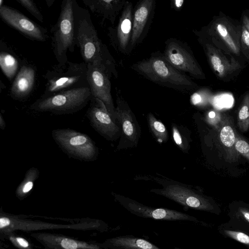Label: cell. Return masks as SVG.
Returning a JSON list of instances; mask_svg holds the SVG:
<instances>
[{"label": "cell", "mask_w": 249, "mask_h": 249, "mask_svg": "<svg viewBox=\"0 0 249 249\" xmlns=\"http://www.w3.org/2000/svg\"><path fill=\"white\" fill-rule=\"evenodd\" d=\"M184 1L182 0H177L174 1L175 7L177 9H179L182 7Z\"/></svg>", "instance_id": "obj_38"}, {"label": "cell", "mask_w": 249, "mask_h": 249, "mask_svg": "<svg viewBox=\"0 0 249 249\" xmlns=\"http://www.w3.org/2000/svg\"><path fill=\"white\" fill-rule=\"evenodd\" d=\"M224 66L223 65H221L217 69V71L219 72V73H222L224 71Z\"/></svg>", "instance_id": "obj_40"}, {"label": "cell", "mask_w": 249, "mask_h": 249, "mask_svg": "<svg viewBox=\"0 0 249 249\" xmlns=\"http://www.w3.org/2000/svg\"><path fill=\"white\" fill-rule=\"evenodd\" d=\"M114 200L131 214L145 218L164 221H184L202 226L207 224L190 214L167 208H153L123 195L111 192Z\"/></svg>", "instance_id": "obj_9"}, {"label": "cell", "mask_w": 249, "mask_h": 249, "mask_svg": "<svg viewBox=\"0 0 249 249\" xmlns=\"http://www.w3.org/2000/svg\"><path fill=\"white\" fill-rule=\"evenodd\" d=\"M36 79L35 67L29 64L22 65L10 88L11 98L19 101L28 98L34 89Z\"/></svg>", "instance_id": "obj_18"}, {"label": "cell", "mask_w": 249, "mask_h": 249, "mask_svg": "<svg viewBox=\"0 0 249 249\" xmlns=\"http://www.w3.org/2000/svg\"><path fill=\"white\" fill-rule=\"evenodd\" d=\"M87 67V79L92 97L102 101L112 118L117 121L111 92L110 79L114 74L103 66L89 64Z\"/></svg>", "instance_id": "obj_11"}, {"label": "cell", "mask_w": 249, "mask_h": 249, "mask_svg": "<svg viewBox=\"0 0 249 249\" xmlns=\"http://www.w3.org/2000/svg\"><path fill=\"white\" fill-rule=\"evenodd\" d=\"M220 138L223 144L227 147L230 148L235 145V136L230 125H226L223 127L220 131Z\"/></svg>", "instance_id": "obj_27"}, {"label": "cell", "mask_w": 249, "mask_h": 249, "mask_svg": "<svg viewBox=\"0 0 249 249\" xmlns=\"http://www.w3.org/2000/svg\"><path fill=\"white\" fill-rule=\"evenodd\" d=\"M174 249H184V248H178L177 247H174Z\"/></svg>", "instance_id": "obj_42"}, {"label": "cell", "mask_w": 249, "mask_h": 249, "mask_svg": "<svg viewBox=\"0 0 249 249\" xmlns=\"http://www.w3.org/2000/svg\"><path fill=\"white\" fill-rule=\"evenodd\" d=\"M172 136L174 142L184 153H188L190 149V135L185 126L172 123L171 125Z\"/></svg>", "instance_id": "obj_24"}, {"label": "cell", "mask_w": 249, "mask_h": 249, "mask_svg": "<svg viewBox=\"0 0 249 249\" xmlns=\"http://www.w3.org/2000/svg\"><path fill=\"white\" fill-rule=\"evenodd\" d=\"M245 225H246V224H245ZM247 226H248V229H249V226H248V225H247Z\"/></svg>", "instance_id": "obj_43"}, {"label": "cell", "mask_w": 249, "mask_h": 249, "mask_svg": "<svg viewBox=\"0 0 249 249\" xmlns=\"http://www.w3.org/2000/svg\"><path fill=\"white\" fill-rule=\"evenodd\" d=\"M217 30L220 35L225 38L228 35L227 29L225 26L219 24L217 26Z\"/></svg>", "instance_id": "obj_35"}, {"label": "cell", "mask_w": 249, "mask_h": 249, "mask_svg": "<svg viewBox=\"0 0 249 249\" xmlns=\"http://www.w3.org/2000/svg\"><path fill=\"white\" fill-rule=\"evenodd\" d=\"M211 62L213 69L216 71L222 65L220 59L216 56H213L211 58Z\"/></svg>", "instance_id": "obj_33"}, {"label": "cell", "mask_w": 249, "mask_h": 249, "mask_svg": "<svg viewBox=\"0 0 249 249\" xmlns=\"http://www.w3.org/2000/svg\"><path fill=\"white\" fill-rule=\"evenodd\" d=\"M147 118L150 129L157 141L160 143L166 142L168 139V135L164 124L151 113H148Z\"/></svg>", "instance_id": "obj_25"}, {"label": "cell", "mask_w": 249, "mask_h": 249, "mask_svg": "<svg viewBox=\"0 0 249 249\" xmlns=\"http://www.w3.org/2000/svg\"><path fill=\"white\" fill-rule=\"evenodd\" d=\"M164 58L179 71L188 72L192 75L200 73L198 67L187 46L175 39H168L165 48L162 53Z\"/></svg>", "instance_id": "obj_14"}, {"label": "cell", "mask_w": 249, "mask_h": 249, "mask_svg": "<svg viewBox=\"0 0 249 249\" xmlns=\"http://www.w3.org/2000/svg\"><path fill=\"white\" fill-rule=\"evenodd\" d=\"M215 115V113L213 111H211L209 113V116L210 118H211L214 117Z\"/></svg>", "instance_id": "obj_41"}, {"label": "cell", "mask_w": 249, "mask_h": 249, "mask_svg": "<svg viewBox=\"0 0 249 249\" xmlns=\"http://www.w3.org/2000/svg\"><path fill=\"white\" fill-rule=\"evenodd\" d=\"M151 180L161 184V188L152 189L151 193L161 196L183 206L184 210L189 209L218 214L219 207L207 196L198 193L187 185L178 182L169 183L166 179L151 177Z\"/></svg>", "instance_id": "obj_5"}, {"label": "cell", "mask_w": 249, "mask_h": 249, "mask_svg": "<svg viewBox=\"0 0 249 249\" xmlns=\"http://www.w3.org/2000/svg\"><path fill=\"white\" fill-rule=\"evenodd\" d=\"M230 220L249 226V207L236 206L230 209Z\"/></svg>", "instance_id": "obj_26"}, {"label": "cell", "mask_w": 249, "mask_h": 249, "mask_svg": "<svg viewBox=\"0 0 249 249\" xmlns=\"http://www.w3.org/2000/svg\"><path fill=\"white\" fill-rule=\"evenodd\" d=\"M154 0L139 1L133 9V23L128 53L139 43L146 35L155 8Z\"/></svg>", "instance_id": "obj_17"}, {"label": "cell", "mask_w": 249, "mask_h": 249, "mask_svg": "<svg viewBox=\"0 0 249 249\" xmlns=\"http://www.w3.org/2000/svg\"><path fill=\"white\" fill-rule=\"evenodd\" d=\"M101 244L108 249H161L149 241L132 235L111 237Z\"/></svg>", "instance_id": "obj_20"}, {"label": "cell", "mask_w": 249, "mask_h": 249, "mask_svg": "<svg viewBox=\"0 0 249 249\" xmlns=\"http://www.w3.org/2000/svg\"><path fill=\"white\" fill-rule=\"evenodd\" d=\"M236 150L249 160V144L246 141L238 139L235 143Z\"/></svg>", "instance_id": "obj_32"}, {"label": "cell", "mask_w": 249, "mask_h": 249, "mask_svg": "<svg viewBox=\"0 0 249 249\" xmlns=\"http://www.w3.org/2000/svg\"><path fill=\"white\" fill-rule=\"evenodd\" d=\"M6 126V123L4 118L1 113L0 114V128L1 130H4Z\"/></svg>", "instance_id": "obj_37"}, {"label": "cell", "mask_w": 249, "mask_h": 249, "mask_svg": "<svg viewBox=\"0 0 249 249\" xmlns=\"http://www.w3.org/2000/svg\"><path fill=\"white\" fill-rule=\"evenodd\" d=\"M130 67L145 78L162 86L181 91H187L194 86L189 77L172 66L162 53H154Z\"/></svg>", "instance_id": "obj_3"}, {"label": "cell", "mask_w": 249, "mask_h": 249, "mask_svg": "<svg viewBox=\"0 0 249 249\" xmlns=\"http://www.w3.org/2000/svg\"><path fill=\"white\" fill-rule=\"evenodd\" d=\"M0 17L7 24L30 39L43 42L48 39L46 29L13 7L0 6Z\"/></svg>", "instance_id": "obj_13"}, {"label": "cell", "mask_w": 249, "mask_h": 249, "mask_svg": "<svg viewBox=\"0 0 249 249\" xmlns=\"http://www.w3.org/2000/svg\"><path fill=\"white\" fill-rule=\"evenodd\" d=\"M233 98L230 94H220L214 97L213 100V106L219 109L230 108L233 103Z\"/></svg>", "instance_id": "obj_31"}, {"label": "cell", "mask_w": 249, "mask_h": 249, "mask_svg": "<svg viewBox=\"0 0 249 249\" xmlns=\"http://www.w3.org/2000/svg\"><path fill=\"white\" fill-rule=\"evenodd\" d=\"M31 236L44 249H108L101 243L80 240L60 233L39 232L32 233Z\"/></svg>", "instance_id": "obj_15"}, {"label": "cell", "mask_w": 249, "mask_h": 249, "mask_svg": "<svg viewBox=\"0 0 249 249\" xmlns=\"http://www.w3.org/2000/svg\"><path fill=\"white\" fill-rule=\"evenodd\" d=\"M242 39L244 42L249 46V33L245 30L242 33Z\"/></svg>", "instance_id": "obj_36"}, {"label": "cell", "mask_w": 249, "mask_h": 249, "mask_svg": "<svg viewBox=\"0 0 249 249\" xmlns=\"http://www.w3.org/2000/svg\"><path fill=\"white\" fill-rule=\"evenodd\" d=\"M89 87L64 90L47 97H40L30 106L31 109L56 115L72 114L82 109L90 102Z\"/></svg>", "instance_id": "obj_6"}, {"label": "cell", "mask_w": 249, "mask_h": 249, "mask_svg": "<svg viewBox=\"0 0 249 249\" xmlns=\"http://www.w3.org/2000/svg\"><path fill=\"white\" fill-rule=\"evenodd\" d=\"M86 116L92 127L107 141H114L121 137L120 125L107 111L99 99L91 97Z\"/></svg>", "instance_id": "obj_12"}, {"label": "cell", "mask_w": 249, "mask_h": 249, "mask_svg": "<svg viewBox=\"0 0 249 249\" xmlns=\"http://www.w3.org/2000/svg\"><path fill=\"white\" fill-rule=\"evenodd\" d=\"M24 7L32 16L40 22H44L43 17L36 3L32 0H16Z\"/></svg>", "instance_id": "obj_29"}, {"label": "cell", "mask_w": 249, "mask_h": 249, "mask_svg": "<svg viewBox=\"0 0 249 249\" xmlns=\"http://www.w3.org/2000/svg\"><path fill=\"white\" fill-rule=\"evenodd\" d=\"M48 7H50L54 2V0H45Z\"/></svg>", "instance_id": "obj_39"}, {"label": "cell", "mask_w": 249, "mask_h": 249, "mask_svg": "<svg viewBox=\"0 0 249 249\" xmlns=\"http://www.w3.org/2000/svg\"><path fill=\"white\" fill-rule=\"evenodd\" d=\"M191 101L193 105H198L201 101V97L199 94L195 93L191 96Z\"/></svg>", "instance_id": "obj_34"}, {"label": "cell", "mask_w": 249, "mask_h": 249, "mask_svg": "<svg viewBox=\"0 0 249 249\" xmlns=\"http://www.w3.org/2000/svg\"><path fill=\"white\" fill-rule=\"evenodd\" d=\"M53 140L70 158L84 161H94L99 155L95 142L87 134L70 128L52 131Z\"/></svg>", "instance_id": "obj_8"}, {"label": "cell", "mask_w": 249, "mask_h": 249, "mask_svg": "<svg viewBox=\"0 0 249 249\" xmlns=\"http://www.w3.org/2000/svg\"><path fill=\"white\" fill-rule=\"evenodd\" d=\"M75 43L87 65L103 66L117 77L115 61L99 38L89 10L74 0L73 5Z\"/></svg>", "instance_id": "obj_1"}, {"label": "cell", "mask_w": 249, "mask_h": 249, "mask_svg": "<svg viewBox=\"0 0 249 249\" xmlns=\"http://www.w3.org/2000/svg\"><path fill=\"white\" fill-rule=\"evenodd\" d=\"M0 44V67L3 74L10 80H14L21 66L17 55Z\"/></svg>", "instance_id": "obj_22"}, {"label": "cell", "mask_w": 249, "mask_h": 249, "mask_svg": "<svg viewBox=\"0 0 249 249\" xmlns=\"http://www.w3.org/2000/svg\"><path fill=\"white\" fill-rule=\"evenodd\" d=\"M89 10L102 18V21L108 20L113 25L120 12L126 3L120 0H83Z\"/></svg>", "instance_id": "obj_19"}, {"label": "cell", "mask_w": 249, "mask_h": 249, "mask_svg": "<svg viewBox=\"0 0 249 249\" xmlns=\"http://www.w3.org/2000/svg\"><path fill=\"white\" fill-rule=\"evenodd\" d=\"M218 231L225 238L238 242L249 249V230L246 225L230 220L219 225Z\"/></svg>", "instance_id": "obj_21"}, {"label": "cell", "mask_w": 249, "mask_h": 249, "mask_svg": "<svg viewBox=\"0 0 249 249\" xmlns=\"http://www.w3.org/2000/svg\"><path fill=\"white\" fill-rule=\"evenodd\" d=\"M72 229L95 230L100 232L109 230L108 225L99 219L82 218L70 224L49 223L27 218L21 215L0 212V234L2 239L6 235L16 231H32L43 230Z\"/></svg>", "instance_id": "obj_2"}, {"label": "cell", "mask_w": 249, "mask_h": 249, "mask_svg": "<svg viewBox=\"0 0 249 249\" xmlns=\"http://www.w3.org/2000/svg\"><path fill=\"white\" fill-rule=\"evenodd\" d=\"M133 9L132 3L127 1L121 11L117 25L115 28L110 27L108 29V36L110 43L116 50L124 53H128Z\"/></svg>", "instance_id": "obj_16"}, {"label": "cell", "mask_w": 249, "mask_h": 249, "mask_svg": "<svg viewBox=\"0 0 249 249\" xmlns=\"http://www.w3.org/2000/svg\"><path fill=\"white\" fill-rule=\"evenodd\" d=\"M87 71V65L85 62L68 61L64 64L57 63L44 75L46 83L40 97H47L64 90L89 87Z\"/></svg>", "instance_id": "obj_4"}, {"label": "cell", "mask_w": 249, "mask_h": 249, "mask_svg": "<svg viewBox=\"0 0 249 249\" xmlns=\"http://www.w3.org/2000/svg\"><path fill=\"white\" fill-rule=\"evenodd\" d=\"M116 105L117 120L122 130L116 150L136 147L139 143L141 128L135 115L119 91L116 93Z\"/></svg>", "instance_id": "obj_10"}, {"label": "cell", "mask_w": 249, "mask_h": 249, "mask_svg": "<svg viewBox=\"0 0 249 249\" xmlns=\"http://www.w3.org/2000/svg\"><path fill=\"white\" fill-rule=\"evenodd\" d=\"M7 238L14 246L18 249H33L32 244L24 238L16 235L14 232L6 235L3 239Z\"/></svg>", "instance_id": "obj_30"}, {"label": "cell", "mask_w": 249, "mask_h": 249, "mask_svg": "<svg viewBox=\"0 0 249 249\" xmlns=\"http://www.w3.org/2000/svg\"><path fill=\"white\" fill-rule=\"evenodd\" d=\"M74 2V0H64L62 2L58 19L51 30L53 52L60 64L69 61L67 52H73L75 46Z\"/></svg>", "instance_id": "obj_7"}, {"label": "cell", "mask_w": 249, "mask_h": 249, "mask_svg": "<svg viewBox=\"0 0 249 249\" xmlns=\"http://www.w3.org/2000/svg\"><path fill=\"white\" fill-rule=\"evenodd\" d=\"M39 176V171L37 168L32 167L26 171L23 180L17 187L15 192L18 199L22 200L30 194Z\"/></svg>", "instance_id": "obj_23"}, {"label": "cell", "mask_w": 249, "mask_h": 249, "mask_svg": "<svg viewBox=\"0 0 249 249\" xmlns=\"http://www.w3.org/2000/svg\"><path fill=\"white\" fill-rule=\"evenodd\" d=\"M237 125L243 132L247 131L249 128V107L247 105L243 106L239 111Z\"/></svg>", "instance_id": "obj_28"}]
</instances>
